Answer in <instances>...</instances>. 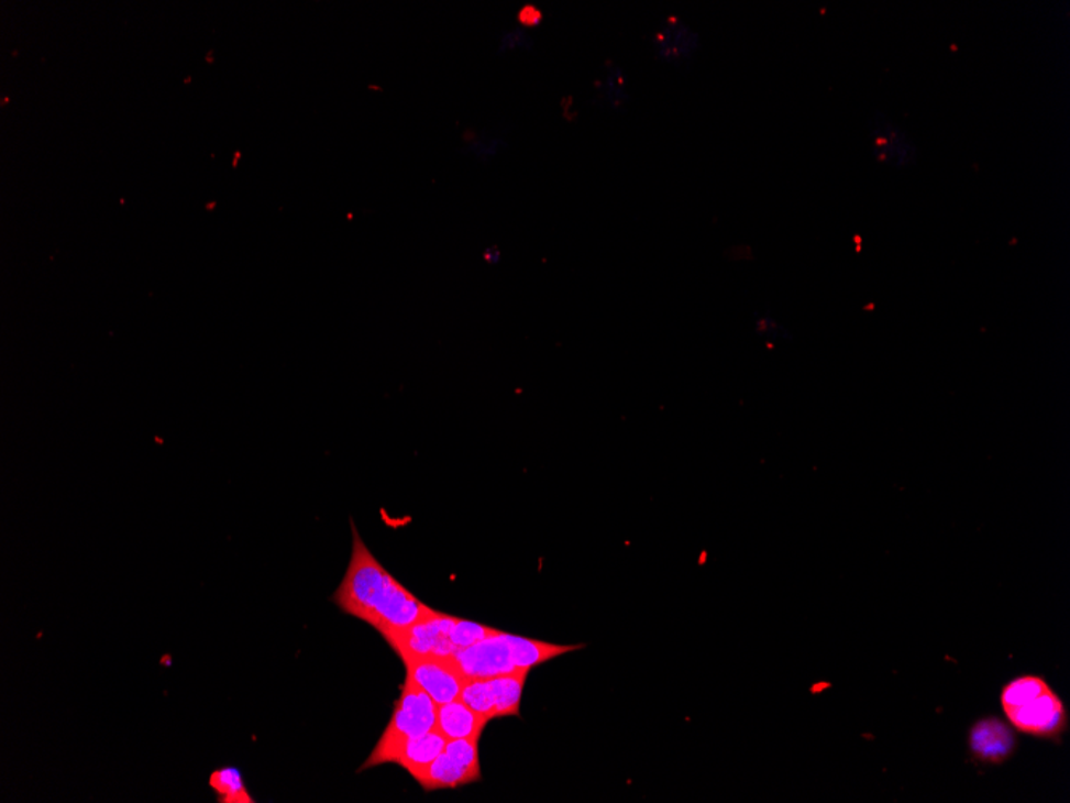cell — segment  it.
<instances>
[{"instance_id": "obj_20", "label": "cell", "mask_w": 1070, "mask_h": 803, "mask_svg": "<svg viewBox=\"0 0 1070 803\" xmlns=\"http://www.w3.org/2000/svg\"><path fill=\"white\" fill-rule=\"evenodd\" d=\"M207 62H210V63H212V62H213V58H212V52H210V54H209V55H207Z\"/></svg>"}, {"instance_id": "obj_15", "label": "cell", "mask_w": 1070, "mask_h": 803, "mask_svg": "<svg viewBox=\"0 0 1070 803\" xmlns=\"http://www.w3.org/2000/svg\"><path fill=\"white\" fill-rule=\"evenodd\" d=\"M479 739L481 738H462V739H449L448 745H445L444 752L459 763L463 770L472 773L473 777L478 778L481 781V766H479Z\"/></svg>"}, {"instance_id": "obj_18", "label": "cell", "mask_w": 1070, "mask_h": 803, "mask_svg": "<svg viewBox=\"0 0 1070 803\" xmlns=\"http://www.w3.org/2000/svg\"><path fill=\"white\" fill-rule=\"evenodd\" d=\"M522 26H537L542 21V12L534 6H525L518 13Z\"/></svg>"}, {"instance_id": "obj_8", "label": "cell", "mask_w": 1070, "mask_h": 803, "mask_svg": "<svg viewBox=\"0 0 1070 803\" xmlns=\"http://www.w3.org/2000/svg\"><path fill=\"white\" fill-rule=\"evenodd\" d=\"M655 54L666 63L682 65L699 51L701 36L680 16H666L652 34Z\"/></svg>"}, {"instance_id": "obj_5", "label": "cell", "mask_w": 1070, "mask_h": 803, "mask_svg": "<svg viewBox=\"0 0 1070 803\" xmlns=\"http://www.w3.org/2000/svg\"><path fill=\"white\" fill-rule=\"evenodd\" d=\"M457 620L459 617L434 612V615L427 617V619L419 620L407 629L399 630L387 641L393 651H396L401 659L406 656L452 658L457 653V648L451 640V634Z\"/></svg>"}, {"instance_id": "obj_11", "label": "cell", "mask_w": 1070, "mask_h": 803, "mask_svg": "<svg viewBox=\"0 0 1070 803\" xmlns=\"http://www.w3.org/2000/svg\"><path fill=\"white\" fill-rule=\"evenodd\" d=\"M445 745L448 739L437 728L431 729L422 736L406 741L399 749L395 763L409 771L417 781L422 777L423 771L444 752Z\"/></svg>"}, {"instance_id": "obj_13", "label": "cell", "mask_w": 1070, "mask_h": 803, "mask_svg": "<svg viewBox=\"0 0 1070 803\" xmlns=\"http://www.w3.org/2000/svg\"><path fill=\"white\" fill-rule=\"evenodd\" d=\"M478 778L463 770L448 754L443 752L423 771L417 783L422 785L424 791L430 792L438 791V789L461 788V785L478 783Z\"/></svg>"}, {"instance_id": "obj_1", "label": "cell", "mask_w": 1070, "mask_h": 803, "mask_svg": "<svg viewBox=\"0 0 1070 803\" xmlns=\"http://www.w3.org/2000/svg\"><path fill=\"white\" fill-rule=\"evenodd\" d=\"M351 559L345 576L333 592L332 602L345 615L369 624L385 640L419 620L434 615V609L407 591L391 573L375 559L351 520Z\"/></svg>"}, {"instance_id": "obj_10", "label": "cell", "mask_w": 1070, "mask_h": 803, "mask_svg": "<svg viewBox=\"0 0 1070 803\" xmlns=\"http://www.w3.org/2000/svg\"><path fill=\"white\" fill-rule=\"evenodd\" d=\"M487 721L479 712L466 706L462 700L438 706L437 729L445 739L481 738Z\"/></svg>"}, {"instance_id": "obj_14", "label": "cell", "mask_w": 1070, "mask_h": 803, "mask_svg": "<svg viewBox=\"0 0 1070 803\" xmlns=\"http://www.w3.org/2000/svg\"><path fill=\"white\" fill-rule=\"evenodd\" d=\"M209 785L216 792L217 801L220 803H252L254 798L249 794L247 785L238 768L223 767L212 771L209 778Z\"/></svg>"}, {"instance_id": "obj_3", "label": "cell", "mask_w": 1070, "mask_h": 803, "mask_svg": "<svg viewBox=\"0 0 1070 803\" xmlns=\"http://www.w3.org/2000/svg\"><path fill=\"white\" fill-rule=\"evenodd\" d=\"M1002 707L1010 724L1024 735L1056 738L1068 727L1061 697L1041 676L1024 675L1002 692Z\"/></svg>"}, {"instance_id": "obj_16", "label": "cell", "mask_w": 1070, "mask_h": 803, "mask_svg": "<svg viewBox=\"0 0 1070 803\" xmlns=\"http://www.w3.org/2000/svg\"><path fill=\"white\" fill-rule=\"evenodd\" d=\"M498 632L500 630L493 629V627L459 617L457 624H455L454 630H452L451 640L454 647L457 648V651H461L463 648H468L472 645L486 640V638L497 636Z\"/></svg>"}, {"instance_id": "obj_9", "label": "cell", "mask_w": 1070, "mask_h": 803, "mask_svg": "<svg viewBox=\"0 0 1070 803\" xmlns=\"http://www.w3.org/2000/svg\"><path fill=\"white\" fill-rule=\"evenodd\" d=\"M1015 746V733L1000 718H984L971 728V752L982 762L1003 763L1012 756Z\"/></svg>"}, {"instance_id": "obj_4", "label": "cell", "mask_w": 1070, "mask_h": 803, "mask_svg": "<svg viewBox=\"0 0 1070 803\" xmlns=\"http://www.w3.org/2000/svg\"><path fill=\"white\" fill-rule=\"evenodd\" d=\"M437 721L438 704L406 676L391 721L360 771L384 766V763H395L402 745L437 728Z\"/></svg>"}, {"instance_id": "obj_7", "label": "cell", "mask_w": 1070, "mask_h": 803, "mask_svg": "<svg viewBox=\"0 0 1070 803\" xmlns=\"http://www.w3.org/2000/svg\"><path fill=\"white\" fill-rule=\"evenodd\" d=\"M869 142L873 160L882 166L907 168L915 166L920 157L914 139L883 112H876L870 121Z\"/></svg>"}, {"instance_id": "obj_12", "label": "cell", "mask_w": 1070, "mask_h": 803, "mask_svg": "<svg viewBox=\"0 0 1070 803\" xmlns=\"http://www.w3.org/2000/svg\"><path fill=\"white\" fill-rule=\"evenodd\" d=\"M529 672L531 671H519L486 679L490 701H493L494 718L521 715L519 711H521L522 693H525Z\"/></svg>"}, {"instance_id": "obj_2", "label": "cell", "mask_w": 1070, "mask_h": 803, "mask_svg": "<svg viewBox=\"0 0 1070 803\" xmlns=\"http://www.w3.org/2000/svg\"><path fill=\"white\" fill-rule=\"evenodd\" d=\"M584 645H554L547 641L498 632L472 647L457 651L452 659L466 680L493 679L519 671H532L543 662L581 650Z\"/></svg>"}, {"instance_id": "obj_6", "label": "cell", "mask_w": 1070, "mask_h": 803, "mask_svg": "<svg viewBox=\"0 0 1070 803\" xmlns=\"http://www.w3.org/2000/svg\"><path fill=\"white\" fill-rule=\"evenodd\" d=\"M406 676L423 690L438 706L461 700L466 679L452 658L406 656Z\"/></svg>"}, {"instance_id": "obj_17", "label": "cell", "mask_w": 1070, "mask_h": 803, "mask_svg": "<svg viewBox=\"0 0 1070 803\" xmlns=\"http://www.w3.org/2000/svg\"><path fill=\"white\" fill-rule=\"evenodd\" d=\"M605 97L613 105H620L626 101L627 76L624 75L622 69L614 68L613 72H609L608 77H606Z\"/></svg>"}, {"instance_id": "obj_19", "label": "cell", "mask_w": 1070, "mask_h": 803, "mask_svg": "<svg viewBox=\"0 0 1070 803\" xmlns=\"http://www.w3.org/2000/svg\"><path fill=\"white\" fill-rule=\"evenodd\" d=\"M526 41H528V37H526L525 33H508L505 34L504 38H501V44H504V47L511 48L515 47V45L525 44Z\"/></svg>"}]
</instances>
